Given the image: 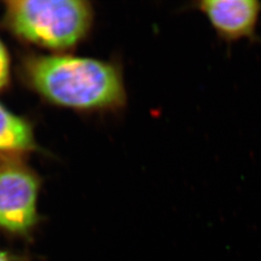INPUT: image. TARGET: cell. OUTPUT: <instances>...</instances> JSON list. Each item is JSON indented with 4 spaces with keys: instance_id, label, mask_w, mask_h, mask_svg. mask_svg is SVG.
Returning <instances> with one entry per match:
<instances>
[{
    "instance_id": "obj_4",
    "label": "cell",
    "mask_w": 261,
    "mask_h": 261,
    "mask_svg": "<svg viewBox=\"0 0 261 261\" xmlns=\"http://www.w3.org/2000/svg\"><path fill=\"white\" fill-rule=\"evenodd\" d=\"M204 14L217 37L227 45L256 41L261 2L257 0H201L191 5Z\"/></svg>"
},
{
    "instance_id": "obj_6",
    "label": "cell",
    "mask_w": 261,
    "mask_h": 261,
    "mask_svg": "<svg viewBox=\"0 0 261 261\" xmlns=\"http://www.w3.org/2000/svg\"><path fill=\"white\" fill-rule=\"evenodd\" d=\"M11 61L9 53L0 40V91L5 89L10 83Z\"/></svg>"
},
{
    "instance_id": "obj_5",
    "label": "cell",
    "mask_w": 261,
    "mask_h": 261,
    "mask_svg": "<svg viewBox=\"0 0 261 261\" xmlns=\"http://www.w3.org/2000/svg\"><path fill=\"white\" fill-rule=\"evenodd\" d=\"M36 148L32 125L0 103V158H20Z\"/></svg>"
},
{
    "instance_id": "obj_3",
    "label": "cell",
    "mask_w": 261,
    "mask_h": 261,
    "mask_svg": "<svg viewBox=\"0 0 261 261\" xmlns=\"http://www.w3.org/2000/svg\"><path fill=\"white\" fill-rule=\"evenodd\" d=\"M40 178L20 158L0 162V228L19 236L38 224Z\"/></svg>"
},
{
    "instance_id": "obj_7",
    "label": "cell",
    "mask_w": 261,
    "mask_h": 261,
    "mask_svg": "<svg viewBox=\"0 0 261 261\" xmlns=\"http://www.w3.org/2000/svg\"><path fill=\"white\" fill-rule=\"evenodd\" d=\"M0 261H12L9 257V255L5 252L0 251Z\"/></svg>"
},
{
    "instance_id": "obj_1",
    "label": "cell",
    "mask_w": 261,
    "mask_h": 261,
    "mask_svg": "<svg viewBox=\"0 0 261 261\" xmlns=\"http://www.w3.org/2000/svg\"><path fill=\"white\" fill-rule=\"evenodd\" d=\"M29 87L47 102L82 112L113 111L126 103L120 69L89 57L29 55L20 63Z\"/></svg>"
},
{
    "instance_id": "obj_2",
    "label": "cell",
    "mask_w": 261,
    "mask_h": 261,
    "mask_svg": "<svg viewBox=\"0 0 261 261\" xmlns=\"http://www.w3.org/2000/svg\"><path fill=\"white\" fill-rule=\"evenodd\" d=\"M93 9L83 0H12L4 23L20 40L55 51L76 46L88 34Z\"/></svg>"
}]
</instances>
